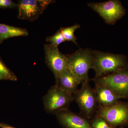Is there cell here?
<instances>
[{"label": "cell", "instance_id": "cell-1", "mask_svg": "<svg viewBox=\"0 0 128 128\" xmlns=\"http://www.w3.org/2000/svg\"><path fill=\"white\" fill-rule=\"evenodd\" d=\"M92 69L96 78L126 70L128 64L125 57L120 54L93 50Z\"/></svg>", "mask_w": 128, "mask_h": 128}, {"label": "cell", "instance_id": "cell-2", "mask_svg": "<svg viewBox=\"0 0 128 128\" xmlns=\"http://www.w3.org/2000/svg\"><path fill=\"white\" fill-rule=\"evenodd\" d=\"M66 56L69 70L78 79L80 83L89 80L88 72L92 68L93 50L89 48H80Z\"/></svg>", "mask_w": 128, "mask_h": 128}, {"label": "cell", "instance_id": "cell-3", "mask_svg": "<svg viewBox=\"0 0 128 128\" xmlns=\"http://www.w3.org/2000/svg\"><path fill=\"white\" fill-rule=\"evenodd\" d=\"M96 84L108 88L122 98H128V70H126L95 78Z\"/></svg>", "mask_w": 128, "mask_h": 128}, {"label": "cell", "instance_id": "cell-4", "mask_svg": "<svg viewBox=\"0 0 128 128\" xmlns=\"http://www.w3.org/2000/svg\"><path fill=\"white\" fill-rule=\"evenodd\" d=\"M88 6L98 13L106 23L110 25H114L126 14L125 8L121 2L117 0L91 2L88 3Z\"/></svg>", "mask_w": 128, "mask_h": 128}, {"label": "cell", "instance_id": "cell-5", "mask_svg": "<svg viewBox=\"0 0 128 128\" xmlns=\"http://www.w3.org/2000/svg\"><path fill=\"white\" fill-rule=\"evenodd\" d=\"M73 99L72 95L68 94L56 85L49 90L44 98V103L46 111L56 114L66 110Z\"/></svg>", "mask_w": 128, "mask_h": 128}, {"label": "cell", "instance_id": "cell-6", "mask_svg": "<svg viewBox=\"0 0 128 128\" xmlns=\"http://www.w3.org/2000/svg\"><path fill=\"white\" fill-rule=\"evenodd\" d=\"M44 50L46 64L56 79L68 69L66 55L60 52L58 47L50 44H44Z\"/></svg>", "mask_w": 128, "mask_h": 128}, {"label": "cell", "instance_id": "cell-7", "mask_svg": "<svg viewBox=\"0 0 128 128\" xmlns=\"http://www.w3.org/2000/svg\"><path fill=\"white\" fill-rule=\"evenodd\" d=\"M52 0H20L18 5V18L33 22L36 20Z\"/></svg>", "mask_w": 128, "mask_h": 128}, {"label": "cell", "instance_id": "cell-8", "mask_svg": "<svg viewBox=\"0 0 128 128\" xmlns=\"http://www.w3.org/2000/svg\"><path fill=\"white\" fill-rule=\"evenodd\" d=\"M98 116L110 125H122L128 122V104L118 102L112 106L101 107Z\"/></svg>", "mask_w": 128, "mask_h": 128}, {"label": "cell", "instance_id": "cell-9", "mask_svg": "<svg viewBox=\"0 0 128 128\" xmlns=\"http://www.w3.org/2000/svg\"><path fill=\"white\" fill-rule=\"evenodd\" d=\"M89 80L82 82L80 89L75 93V100L81 110L87 116L92 113L96 106V96L88 84Z\"/></svg>", "mask_w": 128, "mask_h": 128}, {"label": "cell", "instance_id": "cell-10", "mask_svg": "<svg viewBox=\"0 0 128 128\" xmlns=\"http://www.w3.org/2000/svg\"><path fill=\"white\" fill-rule=\"evenodd\" d=\"M57 116L60 123L66 128H92L86 120L67 110L58 112Z\"/></svg>", "mask_w": 128, "mask_h": 128}, {"label": "cell", "instance_id": "cell-11", "mask_svg": "<svg viewBox=\"0 0 128 128\" xmlns=\"http://www.w3.org/2000/svg\"><path fill=\"white\" fill-rule=\"evenodd\" d=\"M55 80L56 86L72 95L77 91V86L80 84L78 79L69 69Z\"/></svg>", "mask_w": 128, "mask_h": 128}, {"label": "cell", "instance_id": "cell-12", "mask_svg": "<svg viewBox=\"0 0 128 128\" xmlns=\"http://www.w3.org/2000/svg\"><path fill=\"white\" fill-rule=\"evenodd\" d=\"M96 100L102 107L116 104L121 98L108 88L96 84Z\"/></svg>", "mask_w": 128, "mask_h": 128}, {"label": "cell", "instance_id": "cell-13", "mask_svg": "<svg viewBox=\"0 0 128 128\" xmlns=\"http://www.w3.org/2000/svg\"><path fill=\"white\" fill-rule=\"evenodd\" d=\"M26 28L17 27L0 23V44L5 40L12 37L26 36L28 35Z\"/></svg>", "mask_w": 128, "mask_h": 128}, {"label": "cell", "instance_id": "cell-14", "mask_svg": "<svg viewBox=\"0 0 128 128\" xmlns=\"http://www.w3.org/2000/svg\"><path fill=\"white\" fill-rule=\"evenodd\" d=\"M80 25L78 24L67 27H61L60 28L62 31L63 36L66 41H72L78 45L76 40L77 38L74 35V32L76 30L80 28Z\"/></svg>", "mask_w": 128, "mask_h": 128}, {"label": "cell", "instance_id": "cell-15", "mask_svg": "<svg viewBox=\"0 0 128 128\" xmlns=\"http://www.w3.org/2000/svg\"><path fill=\"white\" fill-rule=\"evenodd\" d=\"M0 80L16 81L17 78L14 73L5 65L0 58Z\"/></svg>", "mask_w": 128, "mask_h": 128}, {"label": "cell", "instance_id": "cell-16", "mask_svg": "<svg viewBox=\"0 0 128 128\" xmlns=\"http://www.w3.org/2000/svg\"><path fill=\"white\" fill-rule=\"evenodd\" d=\"M46 41L57 47H58L62 43L66 41L64 38L60 28L57 30L54 35L47 37Z\"/></svg>", "mask_w": 128, "mask_h": 128}, {"label": "cell", "instance_id": "cell-17", "mask_svg": "<svg viewBox=\"0 0 128 128\" xmlns=\"http://www.w3.org/2000/svg\"><path fill=\"white\" fill-rule=\"evenodd\" d=\"M92 128H113L103 118L97 116L92 121Z\"/></svg>", "mask_w": 128, "mask_h": 128}, {"label": "cell", "instance_id": "cell-18", "mask_svg": "<svg viewBox=\"0 0 128 128\" xmlns=\"http://www.w3.org/2000/svg\"><path fill=\"white\" fill-rule=\"evenodd\" d=\"M18 5L11 0H0V8H18Z\"/></svg>", "mask_w": 128, "mask_h": 128}, {"label": "cell", "instance_id": "cell-19", "mask_svg": "<svg viewBox=\"0 0 128 128\" xmlns=\"http://www.w3.org/2000/svg\"><path fill=\"white\" fill-rule=\"evenodd\" d=\"M0 127L1 128H15L6 124L0 123Z\"/></svg>", "mask_w": 128, "mask_h": 128}]
</instances>
